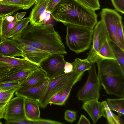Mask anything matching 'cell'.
<instances>
[{
	"label": "cell",
	"mask_w": 124,
	"mask_h": 124,
	"mask_svg": "<svg viewBox=\"0 0 124 124\" xmlns=\"http://www.w3.org/2000/svg\"><path fill=\"white\" fill-rule=\"evenodd\" d=\"M23 57L39 66L43 60L51 55L49 53L28 45L22 46Z\"/></svg>",
	"instance_id": "obj_12"
},
{
	"label": "cell",
	"mask_w": 124,
	"mask_h": 124,
	"mask_svg": "<svg viewBox=\"0 0 124 124\" xmlns=\"http://www.w3.org/2000/svg\"><path fill=\"white\" fill-rule=\"evenodd\" d=\"M73 86H69L61 91V94L60 99L54 103V104L60 106L64 104L70 95L71 91Z\"/></svg>",
	"instance_id": "obj_28"
},
{
	"label": "cell",
	"mask_w": 124,
	"mask_h": 124,
	"mask_svg": "<svg viewBox=\"0 0 124 124\" xmlns=\"http://www.w3.org/2000/svg\"><path fill=\"white\" fill-rule=\"evenodd\" d=\"M50 0H46L41 3L35 4L29 17L30 24L34 26L44 25V21Z\"/></svg>",
	"instance_id": "obj_14"
},
{
	"label": "cell",
	"mask_w": 124,
	"mask_h": 124,
	"mask_svg": "<svg viewBox=\"0 0 124 124\" xmlns=\"http://www.w3.org/2000/svg\"></svg>",
	"instance_id": "obj_51"
},
{
	"label": "cell",
	"mask_w": 124,
	"mask_h": 124,
	"mask_svg": "<svg viewBox=\"0 0 124 124\" xmlns=\"http://www.w3.org/2000/svg\"><path fill=\"white\" fill-rule=\"evenodd\" d=\"M109 42L116 60L124 71V51L112 42Z\"/></svg>",
	"instance_id": "obj_25"
},
{
	"label": "cell",
	"mask_w": 124,
	"mask_h": 124,
	"mask_svg": "<svg viewBox=\"0 0 124 124\" xmlns=\"http://www.w3.org/2000/svg\"><path fill=\"white\" fill-rule=\"evenodd\" d=\"M25 12H20L16 13V19L17 21L21 20L26 14Z\"/></svg>",
	"instance_id": "obj_45"
},
{
	"label": "cell",
	"mask_w": 124,
	"mask_h": 124,
	"mask_svg": "<svg viewBox=\"0 0 124 124\" xmlns=\"http://www.w3.org/2000/svg\"><path fill=\"white\" fill-rule=\"evenodd\" d=\"M36 0H2L0 3L6 4L19 6L22 9H29L34 4Z\"/></svg>",
	"instance_id": "obj_24"
},
{
	"label": "cell",
	"mask_w": 124,
	"mask_h": 124,
	"mask_svg": "<svg viewBox=\"0 0 124 124\" xmlns=\"http://www.w3.org/2000/svg\"><path fill=\"white\" fill-rule=\"evenodd\" d=\"M2 0H0V1Z\"/></svg>",
	"instance_id": "obj_50"
},
{
	"label": "cell",
	"mask_w": 124,
	"mask_h": 124,
	"mask_svg": "<svg viewBox=\"0 0 124 124\" xmlns=\"http://www.w3.org/2000/svg\"><path fill=\"white\" fill-rule=\"evenodd\" d=\"M89 120L83 115H81L79 120L77 123L78 124H91Z\"/></svg>",
	"instance_id": "obj_41"
},
{
	"label": "cell",
	"mask_w": 124,
	"mask_h": 124,
	"mask_svg": "<svg viewBox=\"0 0 124 124\" xmlns=\"http://www.w3.org/2000/svg\"><path fill=\"white\" fill-rule=\"evenodd\" d=\"M77 112L67 110L65 112L64 118L67 122L72 123L76 119Z\"/></svg>",
	"instance_id": "obj_33"
},
{
	"label": "cell",
	"mask_w": 124,
	"mask_h": 124,
	"mask_svg": "<svg viewBox=\"0 0 124 124\" xmlns=\"http://www.w3.org/2000/svg\"><path fill=\"white\" fill-rule=\"evenodd\" d=\"M115 9L123 14L124 13V0H111Z\"/></svg>",
	"instance_id": "obj_34"
},
{
	"label": "cell",
	"mask_w": 124,
	"mask_h": 124,
	"mask_svg": "<svg viewBox=\"0 0 124 124\" xmlns=\"http://www.w3.org/2000/svg\"><path fill=\"white\" fill-rule=\"evenodd\" d=\"M22 9L20 6L0 3V16L12 15L17 11Z\"/></svg>",
	"instance_id": "obj_27"
},
{
	"label": "cell",
	"mask_w": 124,
	"mask_h": 124,
	"mask_svg": "<svg viewBox=\"0 0 124 124\" xmlns=\"http://www.w3.org/2000/svg\"><path fill=\"white\" fill-rule=\"evenodd\" d=\"M18 88L10 90L0 92V101L8 102L13 96L14 93Z\"/></svg>",
	"instance_id": "obj_32"
},
{
	"label": "cell",
	"mask_w": 124,
	"mask_h": 124,
	"mask_svg": "<svg viewBox=\"0 0 124 124\" xmlns=\"http://www.w3.org/2000/svg\"><path fill=\"white\" fill-rule=\"evenodd\" d=\"M96 63L101 85L106 93L124 97V71L116 60L105 59Z\"/></svg>",
	"instance_id": "obj_2"
},
{
	"label": "cell",
	"mask_w": 124,
	"mask_h": 124,
	"mask_svg": "<svg viewBox=\"0 0 124 124\" xmlns=\"http://www.w3.org/2000/svg\"><path fill=\"white\" fill-rule=\"evenodd\" d=\"M116 29L117 34L122 46L124 47V36L123 26L122 22V18L117 21L116 23Z\"/></svg>",
	"instance_id": "obj_31"
},
{
	"label": "cell",
	"mask_w": 124,
	"mask_h": 124,
	"mask_svg": "<svg viewBox=\"0 0 124 124\" xmlns=\"http://www.w3.org/2000/svg\"><path fill=\"white\" fill-rule=\"evenodd\" d=\"M4 16H0V43L3 39L2 36V27L3 20Z\"/></svg>",
	"instance_id": "obj_43"
},
{
	"label": "cell",
	"mask_w": 124,
	"mask_h": 124,
	"mask_svg": "<svg viewBox=\"0 0 124 124\" xmlns=\"http://www.w3.org/2000/svg\"><path fill=\"white\" fill-rule=\"evenodd\" d=\"M107 59L116 60L108 39L106 40L98 52L90 62L92 63H94L101 60Z\"/></svg>",
	"instance_id": "obj_18"
},
{
	"label": "cell",
	"mask_w": 124,
	"mask_h": 124,
	"mask_svg": "<svg viewBox=\"0 0 124 124\" xmlns=\"http://www.w3.org/2000/svg\"><path fill=\"white\" fill-rule=\"evenodd\" d=\"M0 55L11 57H22V47L12 39L4 38L0 43Z\"/></svg>",
	"instance_id": "obj_13"
},
{
	"label": "cell",
	"mask_w": 124,
	"mask_h": 124,
	"mask_svg": "<svg viewBox=\"0 0 124 124\" xmlns=\"http://www.w3.org/2000/svg\"><path fill=\"white\" fill-rule=\"evenodd\" d=\"M94 28L92 46L87 54V58L90 61L98 52L106 40L108 39L104 24L102 20L97 22Z\"/></svg>",
	"instance_id": "obj_8"
},
{
	"label": "cell",
	"mask_w": 124,
	"mask_h": 124,
	"mask_svg": "<svg viewBox=\"0 0 124 124\" xmlns=\"http://www.w3.org/2000/svg\"><path fill=\"white\" fill-rule=\"evenodd\" d=\"M49 79H47L34 86L28 87H19L15 92V94L16 96L38 101L44 93L49 83Z\"/></svg>",
	"instance_id": "obj_10"
},
{
	"label": "cell",
	"mask_w": 124,
	"mask_h": 124,
	"mask_svg": "<svg viewBox=\"0 0 124 124\" xmlns=\"http://www.w3.org/2000/svg\"><path fill=\"white\" fill-rule=\"evenodd\" d=\"M14 68L5 63L0 61V69H11Z\"/></svg>",
	"instance_id": "obj_42"
},
{
	"label": "cell",
	"mask_w": 124,
	"mask_h": 124,
	"mask_svg": "<svg viewBox=\"0 0 124 124\" xmlns=\"http://www.w3.org/2000/svg\"><path fill=\"white\" fill-rule=\"evenodd\" d=\"M84 73H79L73 70L70 73H64L49 79L44 93L38 101L40 107L44 108H46L52 96L69 86H73L81 79Z\"/></svg>",
	"instance_id": "obj_4"
},
{
	"label": "cell",
	"mask_w": 124,
	"mask_h": 124,
	"mask_svg": "<svg viewBox=\"0 0 124 124\" xmlns=\"http://www.w3.org/2000/svg\"><path fill=\"white\" fill-rule=\"evenodd\" d=\"M100 15L101 20L104 24L108 40L124 51V47L122 45L118 38L116 26L117 21L122 18L121 16L116 10L107 8L102 9Z\"/></svg>",
	"instance_id": "obj_6"
},
{
	"label": "cell",
	"mask_w": 124,
	"mask_h": 124,
	"mask_svg": "<svg viewBox=\"0 0 124 124\" xmlns=\"http://www.w3.org/2000/svg\"><path fill=\"white\" fill-rule=\"evenodd\" d=\"M11 39L22 47L24 45L31 46L51 55L67 54L61 37L52 24L28 25L18 36Z\"/></svg>",
	"instance_id": "obj_1"
},
{
	"label": "cell",
	"mask_w": 124,
	"mask_h": 124,
	"mask_svg": "<svg viewBox=\"0 0 124 124\" xmlns=\"http://www.w3.org/2000/svg\"><path fill=\"white\" fill-rule=\"evenodd\" d=\"M9 15L4 16L2 23V31L3 38H8L9 34L16 23V14L13 16Z\"/></svg>",
	"instance_id": "obj_20"
},
{
	"label": "cell",
	"mask_w": 124,
	"mask_h": 124,
	"mask_svg": "<svg viewBox=\"0 0 124 124\" xmlns=\"http://www.w3.org/2000/svg\"><path fill=\"white\" fill-rule=\"evenodd\" d=\"M71 63L73 66V70L80 73H84L89 70L92 64L87 58L82 59L78 58H76Z\"/></svg>",
	"instance_id": "obj_22"
},
{
	"label": "cell",
	"mask_w": 124,
	"mask_h": 124,
	"mask_svg": "<svg viewBox=\"0 0 124 124\" xmlns=\"http://www.w3.org/2000/svg\"><path fill=\"white\" fill-rule=\"evenodd\" d=\"M50 13V12L49 10H47L44 21V25L46 24V22L50 19L51 18Z\"/></svg>",
	"instance_id": "obj_44"
},
{
	"label": "cell",
	"mask_w": 124,
	"mask_h": 124,
	"mask_svg": "<svg viewBox=\"0 0 124 124\" xmlns=\"http://www.w3.org/2000/svg\"><path fill=\"white\" fill-rule=\"evenodd\" d=\"M65 62L63 54H55L50 55L43 60L39 67L50 79L65 73Z\"/></svg>",
	"instance_id": "obj_7"
},
{
	"label": "cell",
	"mask_w": 124,
	"mask_h": 124,
	"mask_svg": "<svg viewBox=\"0 0 124 124\" xmlns=\"http://www.w3.org/2000/svg\"><path fill=\"white\" fill-rule=\"evenodd\" d=\"M107 102L110 110L115 111L119 117L124 115V97L116 99L108 98Z\"/></svg>",
	"instance_id": "obj_21"
},
{
	"label": "cell",
	"mask_w": 124,
	"mask_h": 124,
	"mask_svg": "<svg viewBox=\"0 0 124 124\" xmlns=\"http://www.w3.org/2000/svg\"><path fill=\"white\" fill-rule=\"evenodd\" d=\"M0 61L5 63L13 67L21 70H34L39 68L38 65L24 58H19L0 55Z\"/></svg>",
	"instance_id": "obj_15"
},
{
	"label": "cell",
	"mask_w": 124,
	"mask_h": 124,
	"mask_svg": "<svg viewBox=\"0 0 124 124\" xmlns=\"http://www.w3.org/2000/svg\"><path fill=\"white\" fill-rule=\"evenodd\" d=\"M21 82L19 81L7 82L0 83V92L10 90L18 88Z\"/></svg>",
	"instance_id": "obj_29"
},
{
	"label": "cell",
	"mask_w": 124,
	"mask_h": 124,
	"mask_svg": "<svg viewBox=\"0 0 124 124\" xmlns=\"http://www.w3.org/2000/svg\"><path fill=\"white\" fill-rule=\"evenodd\" d=\"M61 94V92H60L53 95L49 100L48 104H54L60 99Z\"/></svg>",
	"instance_id": "obj_39"
},
{
	"label": "cell",
	"mask_w": 124,
	"mask_h": 124,
	"mask_svg": "<svg viewBox=\"0 0 124 124\" xmlns=\"http://www.w3.org/2000/svg\"><path fill=\"white\" fill-rule=\"evenodd\" d=\"M61 0H50L48 5V10L50 12Z\"/></svg>",
	"instance_id": "obj_40"
},
{
	"label": "cell",
	"mask_w": 124,
	"mask_h": 124,
	"mask_svg": "<svg viewBox=\"0 0 124 124\" xmlns=\"http://www.w3.org/2000/svg\"><path fill=\"white\" fill-rule=\"evenodd\" d=\"M33 71L29 70L19 71L9 76L0 79V83L16 81L21 82L25 80Z\"/></svg>",
	"instance_id": "obj_19"
},
{
	"label": "cell",
	"mask_w": 124,
	"mask_h": 124,
	"mask_svg": "<svg viewBox=\"0 0 124 124\" xmlns=\"http://www.w3.org/2000/svg\"><path fill=\"white\" fill-rule=\"evenodd\" d=\"M2 123L0 121V124H2Z\"/></svg>",
	"instance_id": "obj_49"
},
{
	"label": "cell",
	"mask_w": 124,
	"mask_h": 124,
	"mask_svg": "<svg viewBox=\"0 0 124 124\" xmlns=\"http://www.w3.org/2000/svg\"><path fill=\"white\" fill-rule=\"evenodd\" d=\"M66 26V43L69 49L77 54L88 50L92 41L93 29L73 25Z\"/></svg>",
	"instance_id": "obj_3"
},
{
	"label": "cell",
	"mask_w": 124,
	"mask_h": 124,
	"mask_svg": "<svg viewBox=\"0 0 124 124\" xmlns=\"http://www.w3.org/2000/svg\"><path fill=\"white\" fill-rule=\"evenodd\" d=\"M29 22V17L17 21L9 34L8 38H13L18 36L28 25Z\"/></svg>",
	"instance_id": "obj_23"
},
{
	"label": "cell",
	"mask_w": 124,
	"mask_h": 124,
	"mask_svg": "<svg viewBox=\"0 0 124 124\" xmlns=\"http://www.w3.org/2000/svg\"><path fill=\"white\" fill-rule=\"evenodd\" d=\"M104 105L106 111V118L109 124H121V119L118 115L114 113L108 107L107 102L104 101L102 102Z\"/></svg>",
	"instance_id": "obj_26"
},
{
	"label": "cell",
	"mask_w": 124,
	"mask_h": 124,
	"mask_svg": "<svg viewBox=\"0 0 124 124\" xmlns=\"http://www.w3.org/2000/svg\"><path fill=\"white\" fill-rule=\"evenodd\" d=\"M20 70H21L16 68L11 69H0V79Z\"/></svg>",
	"instance_id": "obj_35"
},
{
	"label": "cell",
	"mask_w": 124,
	"mask_h": 124,
	"mask_svg": "<svg viewBox=\"0 0 124 124\" xmlns=\"http://www.w3.org/2000/svg\"><path fill=\"white\" fill-rule=\"evenodd\" d=\"M94 63H92L88 70L87 80L83 86L78 91V99L83 102L92 99L98 100L100 96L101 84Z\"/></svg>",
	"instance_id": "obj_5"
},
{
	"label": "cell",
	"mask_w": 124,
	"mask_h": 124,
	"mask_svg": "<svg viewBox=\"0 0 124 124\" xmlns=\"http://www.w3.org/2000/svg\"><path fill=\"white\" fill-rule=\"evenodd\" d=\"M82 108L88 113L94 124L102 117L106 118L105 107L98 100L92 99L83 102Z\"/></svg>",
	"instance_id": "obj_11"
},
{
	"label": "cell",
	"mask_w": 124,
	"mask_h": 124,
	"mask_svg": "<svg viewBox=\"0 0 124 124\" xmlns=\"http://www.w3.org/2000/svg\"><path fill=\"white\" fill-rule=\"evenodd\" d=\"M49 79L44 72L39 68L33 71L25 80L21 83L19 87H28L34 86Z\"/></svg>",
	"instance_id": "obj_17"
},
{
	"label": "cell",
	"mask_w": 124,
	"mask_h": 124,
	"mask_svg": "<svg viewBox=\"0 0 124 124\" xmlns=\"http://www.w3.org/2000/svg\"><path fill=\"white\" fill-rule=\"evenodd\" d=\"M35 124H63L64 123L50 119H43L40 118L33 121Z\"/></svg>",
	"instance_id": "obj_37"
},
{
	"label": "cell",
	"mask_w": 124,
	"mask_h": 124,
	"mask_svg": "<svg viewBox=\"0 0 124 124\" xmlns=\"http://www.w3.org/2000/svg\"><path fill=\"white\" fill-rule=\"evenodd\" d=\"M6 108H0V119L3 118Z\"/></svg>",
	"instance_id": "obj_46"
},
{
	"label": "cell",
	"mask_w": 124,
	"mask_h": 124,
	"mask_svg": "<svg viewBox=\"0 0 124 124\" xmlns=\"http://www.w3.org/2000/svg\"><path fill=\"white\" fill-rule=\"evenodd\" d=\"M46 0H36L35 4L41 3Z\"/></svg>",
	"instance_id": "obj_48"
},
{
	"label": "cell",
	"mask_w": 124,
	"mask_h": 124,
	"mask_svg": "<svg viewBox=\"0 0 124 124\" xmlns=\"http://www.w3.org/2000/svg\"><path fill=\"white\" fill-rule=\"evenodd\" d=\"M39 104L35 100L24 98V110L26 118L33 121L40 118Z\"/></svg>",
	"instance_id": "obj_16"
},
{
	"label": "cell",
	"mask_w": 124,
	"mask_h": 124,
	"mask_svg": "<svg viewBox=\"0 0 124 124\" xmlns=\"http://www.w3.org/2000/svg\"><path fill=\"white\" fill-rule=\"evenodd\" d=\"M5 123L6 124H35L33 122L28 120L26 118L12 121H6Z\"/></svg>",
	"instance_id": "obj_36"
},
{
	"label": "cell",
	"mask_w": 124,
	"mask_h": 124,
	"mask_svg": "<svg viewBox=\"0 0 124 124\" xmlns=\"http://www.w3.org/2000/svg\"><path fill=\"white\" fill-rule=\"evenodd\" d=\"M8 102L0 101V108H4L6 107Z\"/></svg>",
	"instance_id": "obj_47"
},
{
	"label": "cell",
	"mask_w": 124,
	"mask_h": 124,
	"mask_svg": "<svg viewBox=\"0 0 124 124\" xmlns=\"http://www.w3.org/2000/svg\"><path fill=\"white\" fill-rule=\"evenodd\" d=\"M24 101V98L20 96L11 99L6 106L3 118L7 121L26 118Z\"/></svg>",
	"instance_id": "obj_9"
},
{
	"label": "cell",
	"mask_w": 124,
	"mask_h": 124,
	"mask_svg": "<svg viewBox=\"0 0 124 124\" xmlns=\"http://www.w3.org/2000/svg\"><path fill=\"white\" fill-rule=\"evenodd\" d=\"M86 7L94 11L99 9L100 5L99 0H77Z\"/></svg>",
	"instance_id": "obj_30"
},
{
	"label": "cell",
	"mask_w": 124,
	"mask_h": 124,
	"mask_svg": "<svg viewBox=\"0 0 124 124\" xmlns=\"http://www.w3.org/2000/svg\"><path fill=\"white\" fill-rule=\"evenodd\" d=\"M73 70V67L71 63L66 61L64 67V72L65 73H69Z\"/></svg>",
	"instance_id": "obj_38"
}]
</instances>
